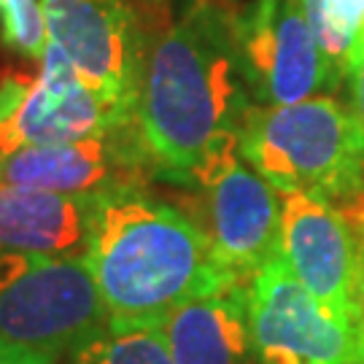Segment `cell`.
Returning a JSON list of instances; mask_svg holds the SVG:
<instances>
[{"label":"cell","instance_id":"cell-1","mask_svg":"<svg viewBox=\"0 0 364 364\" xmlns=\"http://www.w3.org/2000/svg\"><path fill=\"white\" fill-rule=\"evenodd\" d=\"M237 65L235 11L195 0L151 49H146L135 127L159 178L183 183L210 146L240 130L251 108Z\"/></svg>","mask_w":364,"mask_h":364},{"label":"cell","instance_id":"cell-2","mask_svg":"<svg viewBox=\"0 0 364 364\" xmlns=\"http://www.w3.org/2000/svg\"><path fill=\"white\" fill-rule=\"evenodd\" d=\"M84 262L111 326H159L183 302L237 281L200 224L146 189L95 200Z\"/></svg>","mask_w":364,"mask_h":364},{"label":"cell","instance_id":"cell-3","mask_svg":"<svg viewBox=\"0 0 364 364\" xmlns=\"http://www.w3.org/2000/svg\"><path fill=\"white\" fill-rule=\"evenodd\" d=\"M240 156L278 195L302 192L338 208L364 200V138L351 105L318 95L251 105L237 130Z\"/></svg>","mask_w":364,"mask_h":364},{"label":"cell","instance_id":"cell-4","mask_svg":"<svg viewBox=\"0 0 364 364\" xmlns=\"http://www.w3.org/2000/svg\"><path fill=\"white\" fill-rule=\"evenodd\" d=\"M108 326L84 257L0 248V343L57 359Z\"/></svg>","mask_w":364,"mask_h":364},{"label":"cell","instance_id":"cell-5","mask_svg":"<svg viewBox=\"0 0 364 364\" xmlns=\"http://www.w3.org/2000/svg\"><path fill=\"white\" fill-rule=\"evenodd\" d=\"M183 183L200 192V230L208 235L219 264L251 284L278 257L281 195L240 156L237 132L224 135Z\"/></svg>","mask_w":364,"mask_h":364},{"label":"cell","instance_id":"cell-6","mask_svg":"<svg viewBox=\"0 0 364 364\" xmlns=\"http://www.w3.org/2000/svg\"><path fill=\"white\" fill-rule=\"evenodd\" d=\"M248 321L257 364H364V318L324 308L281 257L251 278Z\"/></svg>","mask_w":364,"mask_h":364},{"label":"cell","instance_id":"cell-7","mask_svg":"<svg viewBox=\"0 0 364 364\" xmlns=\"http://www.w3.org/2000/svg\"><path fill=\"white\" fill-rule=\"evenodd\" d=\"M235 43L251 103H299L335 95L343 84L324 60L294 0L246 3L235 11Z\"/></svg>","mask_w":364,"mask_h":364},{"label":"cell","instance_id":"cell-8","mask_svg":"<svg viewBox=\"0 0 364 364\" xmlns=\"http://www.w3.org/2000/svg\"><path fill=\"white\" fill-rule=\"evenodd\" d=\"M46 38L122 122H135L146 46L124 0H41Z\"/></svg>","mask_w":364,"mask_h":364},{"label":"cell","instance_id":"cell-9","mask_svg":"<svg viewBox=\"0 0 364 364\" xmlns=\"http://www.w3.org/2000/svg\"><path fill=\"white\" fill-rule=\"evenodd\" d=\"M278 257L324 308L362 318L364 227L351 213L318 197L284 192Z\"/></svg>","mask_w":364,"mask_h":364},{"label":"cell","instance_id":"cell-10","mask_svg":"<svg viewBox=\"0 0 364 364\" xmlns=\"http://www.w3.org/2000/svg\"><path fill=\"white\" fill-rule=\"evenodd\" d=\"M159 168L138 127L124 124L73 144L27 146L0 154V183L73 197H103L146 189Z\"/></svg>","mask_w":364,"mask_h":364},{"label":"cell","instance_id":"cell-11","mask_svg":"<svg viewBox=\"0 0 364 364\" xmlns=\"http://www.w3.org/2000/svg\"><path fill=\"white\" fill-rule=\"evenodd\" d=\"M124 124L52 41L41 54L38 76L9 78L0 87V154L27 146L73 144Z\"/></svg>","mask_w":364,"mask_h":364},{"label":"cell","instance_id":"cell-12","mask_svg":"<svg viewBox=\"0 0 364 364\" xmlns=\"http://www.w3.org/2000/svg\"><path fill=\"white\" fill-rule=\"evenodd\" d=\"M159 332L173 364H257L246 281H227L183 302Z\"/></svg>","mask_w":364,"mask_h":364},{"label":"cell","instance_id":"cell-13","mask_svg":"<svg viewBox=\"0 0 364 364\" xmlns=\"http://www.w3.org/2000/svg\"><path fill=\"white\" fill-rule=\"evenodd\" d=\"M95 200L0 183V248L84 257Z\"/></svg>","mask_w":364,"mask_h":364},{"label":"cell","instance_id":"cell-14","mask_svg":"<svg viewBox=\"0 0 364 364\" xmlns=\"http://www.w3.org/2000/svg\"><path fill=\"white\" fill-rule=\"evenodd\" d=\"M329 68L346 81L364 54V0H294Z\"/></svg>","mask_w":364,"mask_h":364},{"label":"cell","instance_id":"cell-15","mask_svg":"<svg viewBox=\"0 0 364 364\" xmlns=\"http://www.w3.org/2000/svg\"><path fill=\"white\" fill-rule=\"evenodd\" d=\"M70 364H173L159 326H105L76 351Z\"/></svg>","mask_w":364,"mask_h":364},{"label":"cell","instance_id":"cell-16","mask_svg":"<svg viewBox=\"0 0 364 364\" xmlns=\"http://www.w3.org/2000/svg\"><path fill=\"white\" fill-rule=\"evenodd\" d=\"M348 92H351V105L353 117L359 122V130H362V138H364V54L356 60V65L351 68V73H348Z\"/></svg>","mask_w":364,"mask_h":364},{"label":"cell","instance_id":"cell-17","mask_svg":"<svg viewBox=\"0 0 364 364\" xmlns=\"http://www.w3.org/2000/svg\"><path fill=\"white\" fill-rule=\"evenodd\" d=\"M0 364H54V359H46L41 353L16 348L9 343H0Z\"/></svg>","mask_w":364,"mask_h":364},{"label":"cell","instance_id":"cell-18","mask_svg":"<svg viewBox=\"0 0 364 364\" xmlns=\"http://www.w3.org/2000/svg\"><path fill=\"white\" fill-rule=\"evenodd\" d=\"M359 305H362V318H364V262H362V284H359Z\"/></svg>","mask_w":364,"mask_h":364},{"label":"cell","instance_id":"cell-19","mask_svg":"<svg viewBox=\"0 0 364 364\" xmlns=\"http://www.w3.org/2000/svg\"><path fill=\"white\" fill-rule=\"evenodd\" d=\"M6 3H9V0H0V11H3V9H6Z\"/></svg>","mask_w":364,"mask_h":364}]
</instances>
